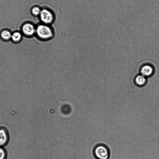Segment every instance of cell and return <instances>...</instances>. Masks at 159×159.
Listing matches in <instances>:
<instances>
[{
    "label": "cell",
    "instance_id": "cell-1",
    "mask_svg": "<svg viewBox=\"0 0 159 159\" xmlns=\"http://www.w3.org/2000/svg\"><path fill=\"white\" fill-rule=\"evenodd\" d=\"M37 38L43 41L48 40L53 36V33L51 28L46 25H40L36 29Z\"/></svg>",
    "mask_w": 159,
    "mask_h": 159
},
{
    "label": "cell",
    "instance_id": "cell-2",
    "mask_svg": "<svg viewBox=\"0 0 159 159\" xmlns=\"http://www.w3.org/2000/svg\"><path fill=\"white\" fill-rule=\"evenodd\" d=\"M93 154L96 159H109L110 152L109 148L106 145L102 143L95 147Z\"/></svg>",
    "mask_w": 159,
    "mask_h": 159
},
{
    "label": "cell",
    "instance_id": "cell-3",
    "mask_svg": "<svg viewBox=\"0 0 159 159\" xmlns=\"http://www.w3.org/2000/svg\"><path fill=\"white\" fill-rule=\"evenodd\" d=\"M39 16L41 21L45 24H50L53 20L52 13L48 9H44L41 10Z\"/></svg>",
    "mask_w": 159,
    "mask_h": 159
},
{
    "label": "cell",
    "instance_id": "cell-4",
    "mask_svg": "<svg viewBox=\"0 0 159 159\" xmlns=\"http://www.w3.org/2000/svg\"><path fill=\"white\" fill-rule=\"evenodd\" d=\"M23 34L27 37H32L36 32V29L34 25L30 23H26L22 27Z\"/></svg>",
    "mask_w": 159,
    "mask_h": 159
},
{
    "label": "cell",
    "instance_id": "cell-5",
    "mask_svg": "<svg viewBox=\"0 0 159 159\" xmlns=\"http://www.w3.org/2000/svg\"><path fill=\"white\" fill-rule=\"evenodd\" d=\"M153 72V68L152 66L149 65L143 66L140 70L141 74L145 77L151 75Z\"/></svg>",
    "mask_w": 159,
    "mask_h": 159
},
{
    "label": "cell",
    "instance_id": "cell-6",
    "mask_svg": "<svg viewBox=\"0 0 159 159\" xmlns=\"http://www.w3.org/2000/svg\"><path fill=\"white\" fill-rule=\"evenodd\" d=\"M8 138L7 131L4 129H0V147L4 145L7 143Z\"/></svg>",
    "mask_w": 159,
    "mask_h": 159
},
{
    "label": "cell",
    "instance_id": "cell-7",
    "mask_svg": "<svg viewBox=\"0 0 159 159\" xmlns=\"http://www.w3.org/2000/svg\"><path fill=\"white\" fill-rule=\"evenodd\" d=\"M146 82V79L145 77L141 74L137 75L135 78V82L139 86L144 85Z\"/></svg>",
    "mask_w": 159,
    "mask_h": 159
},
{
    "label": "cell",
    "instance_id": "cell-8",
    "mask_svg": "<svg viewBox=\"0 0 159 159\" xmlns=\"http://www.w3.org/2000/svg\"><path fill=\"white\" fill-rule=\"evenodd\" d=\"M12 34L9 31L4 30L1 32L0 36L3 40L7 41L11 39Z\"/></svg>",
    "mask_w": 159,
    "mask_h": 159
},
{
    "label": "cell",
    "instance_id": "cell-9",
    "mask_svg": "<svg viewBox=\"0 0 159 159\" xmlns=\"http://www.w3.org/2000/svg\"><path fill=\"white\" fill-rule=\"evenodd\" d=\"M22 36L20 32H15L12 34L11 40L14 42L17 43L21 40Z\"/></svg>",
    "mask_w": 159,
    "mask_h": 159
},
{
    "label": "cell",
    "instance_id": "cell-10",
    "mask_svg": "<svg viewBox=\"0 0 159 159\" xmlns=\"http://www.w3.org/2000/svg\"><path fill=\"white\" fill-rule=\"evenodd\" d=\"M41 10L39 7H35L32 8V11L33 14L35 16L39 15Z\"/></svg>",
    "mask_w": 159,
    "mask_h": 159
},
{
    "label": "cell",
    "instance_id": "cell-11",
    "mask_svg": "<svg viewBox=\"0 0 159 159\" xmlns=\"http://www.w3.org/2000/svg\"><path fill=\"white\" fill-rule=\"evenodd\" d=\"M6 154L4 150L0 147V159H6Z\"/></svg>",
    "mask_w": 159,
    "mask_h": 159
}]
</instances>
